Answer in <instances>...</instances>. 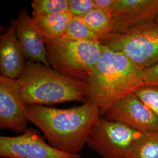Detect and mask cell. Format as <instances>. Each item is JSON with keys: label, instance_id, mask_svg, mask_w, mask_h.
Here are the masks:
<instances>
[{"label": "cell", "instance_id": "cell-1", "mask_svg": "<svg viewBox=\"0 0 158 158\" xmlns=\"http://www.w3.org/2000/svg\"><path fill=\"white\" fill-rule=\"evenodd\" d=\"M27 115L51 145L71 154H79L83 149L102 116L99 108L89 102L65 109L27 105Z\"/></svg>", "mask_w": 158, "mask_h": 158}, {"label": "cell", "instance_id": "cell-2", "mask_svg": "<svg viewBox=\"0 0 158 158\" xmlns=\"http://www.w3.org/2000/svg\"><path fill=\"white\" fill-rule=\"evenodd\" d=\"M143 71L123 54L105 46L100 60L85 80L86 102L104 115L114 103L144 85Z\"/></svg>", "mask_w": 158, "mask_h": 158}, {"label": "cell", "instance_id": "cell-3", "mask_svg": "<svg viewBox=\"0 0 158 158\" xmlns=\"http://www.w3.org/2000/svg\"><path fill=\"white\" fill-rule=\"evenodd\" d=\"M17 80L27 105L86 102L84 81L66 76L41 63L27 60Z\"/></svg>", "mask_w": 158, "mask_h": 158}, {"label": "cell", "instance_id": "cell-4", "mask_svg": "<svg viewBox=\"0 0 158 158\" xmlns=\"http://www.w3.org/2000/svg\"><path fill=\"white\" fill-rule=\"evenodd\" d=\"M51 67L66 76L85 81L102 57L100 42L58 39L45 40Z\"/></svg>", "mask_w": 158, "mask_h": 158}, {"label": "cell", "instance_id": "cell-5", "mask_svg": "<svg viewBox=\"0 0 158 158\" xmlns=\"http://www.w3.org/2000/svg\"><path fill=\"white\" fill-rule=\"evenodd\" d=\"M101 43L143 70L158 62V17L123 32L111 34Z\"/></svg>", "mask_w": 158, "mask_h": 158}, {"label": "cell", "instance_id": "cell-6", "mask_svg": "<svg viewBox=\"0 0 158 158\" xmlns=\"http://www.w3.org/2000/svg\"><path fill=\"white\" fill-rule=\"evenodd\" d=\"M143 133L108 119H99L86 145L102 158H127L134 142Z\"/></svg>", "mask_w": 158, "mask_h": 158}, {"label": "cell", "instance_id": "cell-7", "mask_svg": "<svg viewBox=\"0 0 158 158\" xmlns=\"http://www.w3.org/2000/svg\"><path fill=\"white\" fill-rule=\"evenodd\" d=\"M0 156L5 158H81L46 143L37 130L27 128L21 135L0 136Z\"/></svg>", "mask_w": 158, "mask_h": 158}, {"label": "cell", "instance_id": "cell-8", "mask_svg": "<svg viewBox=\"0 0 158 158\" xmlns=\"http://www.w3.org/2000/svg\"><path fill=\"white\" fill-rule=\"evenodd\" d=\"M105 118L118 122L142 133L158 131V117L132 93L114 103Z\"/></svg>", "mask_w": 158, "mask_h": 158}, {"label": "cell", "instance_id": "cell-9", "mask_svg": "<svg viewBox=\"0 0 158 158\" xmlns=\"http://www.w3.org/2000/svg\"><path fill=\"white\" fill-rule=\"evenodd\" d=\"M27 104L17 79L0 76V128L23 133L28 121Z\"/></svg>", "mask_w": 158, "mask_h": 158}, {"label": "cell", "instance_id": "cell-10", "mask_svg": "<svg viewBox=\"0 0 158 158\" xmlns=\"http://www.w3.org/2000/svg\"><path fill=\"white\" fill-rule=\"evenodd\" d=\"M112 16L113 34L123 32L158 17V0H117Z\"/></svg>", "mask_w": 158, "mask_h": 158}, {"label": "cell", "instance_id": "cell-11", "mask_svg": "<svg viewBox=\"0 0 158 158\" xmlns=\"http://www.w3.org/2000/svg\"><path fill=\"white\" fill-rule=\"evenodd\" d=\"M11 25L27 60L50 66L45 40L35 27L32 17L25 9L21 10L17 19L12 20Z\"/></svg>", "mask_w": 158, "mask_h": 158}, {"label": "cell", "instance_id": "cell-12", "mask_svg": "<svg viewBox=\"0 0 158 158\" xmlns=\"http://www.w3.org/2000/svg\"><path fill=\"white\" fill-rule=\"evenodd\" d=\"M27 62L22 48L17 39L14 26L0 36L1 75L17 79L23 72Z\"/></svg>", "mask_w": 158, "mask_h": 158}, {"label": "cell", "instance_id": "cell-13", "mask_svg": "<svg viewBox=\"0 0 158 158\" xmlns=\"http://www.w3.org/2000/svg\"><path fill=\"white\" fill-rule=\"evenodd\" d=\"M73 16L69 12L32 17L35 27L45 40L62 37Z\"/></svg>", "mask_w": 158, "mask_h": 158}, {"label": "cell", "instance_id": "cell-14", "mask_svg": "<svg viewBox=\"0 0 158 158\" xmlns=\"http://www.w3.org/2000/svg\"><path fill=\"white\" fill-rule=\"evenodd\" d=\"M83 19L100 42L113 33L114 21L111 13L95 8Z\"/></svg>", "mask_w": 158, "mask_h": 158}, {"label": "cell", "instance_id": "cell-15", "mask_svg": "<svg viewBox=\"0 0 158 158\" xmlns=\"http://www.w3.org/2000/svg\"><path fill=\"white\" fill-rule=\"evenodd\" d=\"M127 158H158V131L143 133L132 145Z\"/></svg>", "mask_w": 158, "mask_h": 158}, {"label": "cell", "instance_id": "cell-16", "mask_svg": "<svg viewBox=\"0 0 158 158\" xmlns=\"http://www.w3.org/2000/svg\"><path fill=\"white\" fill-rule=\"evenodd\" d=\"M62 39L89 42H100L98 37L85 24L81 17H73Z\"/></svg>", "mask_w": 158, "mask_h": 158}, {"label": "cell", "instance_id": "cell-17", "mask_svg": "<svg viewBox=\"0 0 158 158\" xmlns=\"http://www.w3.org/2000/svg\"><path fill=\"white\" fill-rule=\"evenodd\" d=\"M32 17L69 12V0H34Z\"/></svg>", "mask_w": 158, "mask_h": 158}, {"label": "cell", "instance_id": "cell-18", "mask_svg": "<svg viewBox=\"0 0 158 158\" xmlns=\"http://www.w3.org/2000/svg\"><path fill=\"white\" fill-rule=\"evenodd\" d=\"M134 93L158 117V85H142Z\"/></svg>", "mask_w": 158, "mask_h": 158}, {"label": "cell", "instance_id": "cell-19", "mask_svg": "<svg viewBox=\"0 0 158 158\" xmlns=\"http://www.w3.org/2000/svg\"><path fill=\"white\" fill-rule=\"evenodd\" d=\"M95 8L94 0H69V13L73 17L83 18Z\"/></svg>", "mask_w": 158, "mask_h": 158}, {"label": "cell", "instance_id": "cell-20", "mask_svg": "<svg viewBox=\"0 0 158 158\" xmlns=\"http://www.w3.org/2000/svg\"><path fill=\"white\" fill-rule=\"evenodd\" d=\"M144 85H158V62L143 71Z\"/></svg>", "mask_w": 158, "mask_h": 158}, {"label": "cell", "instance_id": "cell-21", "mask_svg": "<svg viewBox=\"0 0 158 158\" xmlns=\"http://www.w3.org/2000/svg\"><path fill=\"white\" fill-rule=\"evenodd\" d=\"M117 0H94L96 8L112 14Z\"/></svg>", "mask_w": 158, "mask_h": 158}]
</instances>
